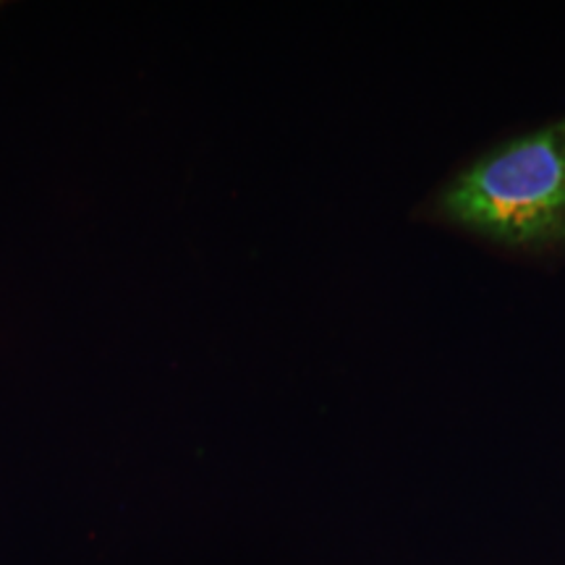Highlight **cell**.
Returning a JSON list of instances; mask_svg holds the SVG:
<instances>
[{"instance_id":"1","label":"cell","mask_w":565,"mask_h":565,"mask_svg":"<svg viewBox=\"0 0 565 565\" xmlns=\"http://www.w3.org/2000/svg\"><path fill=\"white\" fill-rule=\"evenodd\" d=\"M424 215L505 249L565 252V116L466 162L429 196Z\"/></svg>"}]
</instances>
